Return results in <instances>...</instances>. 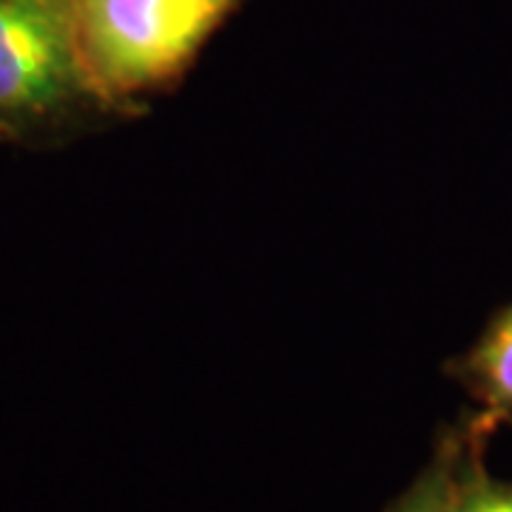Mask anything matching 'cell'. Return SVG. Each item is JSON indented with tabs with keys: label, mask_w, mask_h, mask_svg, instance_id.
Wrapping results in <instances>:
<instances>
[{
	"label": "cell",
	"mask_w": 512,
	"mask_h": 512,
	"mask_svg": "<svg viewBox=\"0 0 512 512\" xmlns=\"http://www.w3.org/2000/svg\"><path fill=\"white\" fill-rule=\"evenodd\" d=\"M131 120L83 66L72 0H0V146L49 151Z\"/></svg>",
	"instance_id": "cell-1"
},
{
	"label": "cell",
	"mask_w": 512,
	"mask_h": 512,
	"mask_svg": "<svg viewBox=\"0 0 512 512\" xmlns=\"http://www.w3.org/2000/svg\"><path fill=\"white\" fill-rule=\"evenodd\" d=\"M248 0H72L74 37L94 86L140 120L177 92L205 46Z\"/></svg>",
	"instance_id": "cell-2"
},
{
	"label": "cell",
	"mask_w": 512,
	"mask_h": 512,
	"mask_svg": "<svg viewBox=\"0 0 512 512\" xmlns=\"http://www.w3.org/2000/svg\"><path fill=\"white\" fill-rule=\"evenodd\" d=\"M447 373L473 402V413L461 421L476 439L490 441L512 424V302L487 322L473 348L447 365Z\"/></svg>",
	"instance_id": "cell-3"
},
{
	"label": "cell",
	"mask_w": 512,
	"mask_h": 512,
	"mask_svg": "<svg viewBox=\"0 0 512 512\" xmlns=\"http://www.w3.org/2000/svg\"><path fill=\"white\" fill-rule=\"evenodd\" d=\"M464 447V424L447 427L433 456L382 512H456V470Z\"/></svg>",
	"instance_id": "cell-4"
},
{
	"label": "cell",
	"mask_w": 512,
	"mask_h": 512,
	"mask_svg": "<svg viewBox=\"0 0 512 512\" xmlns=\"http://www.w3.org/2000/svg\"><path fill=\"white\" fill-rule=\"evenodd\" d=\"M484 450L487 441L476 439L464 427V447L456 470V512H512V481L495 478L487 470Z\"/></svg>",
	"instance_id": "cell-5"
}]
</instances>
